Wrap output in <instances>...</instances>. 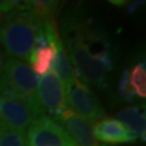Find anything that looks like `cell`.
<instances>
[{
	"instance_id": "obj_1",
	"label": "cell",
	"mask_w": 146,
	"mask_h": 146,
	"mask_svg": "<svg viewBox=\"0 0 146 146\" xmlns=\"http://www.w3.org/2000/svg\"><path fill=\"white\" fill-rule=\"evenodd\" d=\"M65 41L76 78L86 86L105 88L114 62L104 38L81 22L70 20L65 24Z\"/></svg>"
},
{
	"instance_id": "obj_2",
	"label": "cell",
	"mask_w": 146,
	"mask_h": 146,
	"mask_svg": "<svg viewBox=\"0 0 146 146\" xmlns=\"http://www.w3.org/2000/svg\"><path fill=\"white\" fill-rule=\"evenodd\" d=\"M47 41L43 22L31 11L26 2L10 11L0 25V46L10 58L29 63L34 49Z\"/></svg>"
},
{
	"instance_id": "obj_3",
	"label": "cell",
	"mask_w": 146,
	"mask_h": 146,
	"mask_svg": "<svg viewBox=\"0 0 146 146\" xmlns=\"http://www.w3.org/2000/svg\"><path fill=\"white\" fill-rule=\"evenodd\" d=\"M0 95L24 104L36 118L44 116L38 95V77L27 63L9 58L0 75Z\"/></svg>"
},
{
	"instance_id": "obj_4",
	"label": "cell",
	"mask_w": 146,
	"mask_h": 146,
	"mask_svg": "<svg viewBox=\"0 0 146 146\" xmlns=\"http://www.w3.org/2000/svg\"><path fill=\"white\" fill-rule=\"evenodd\" d=\"M26 140L27 146H77L62 125L46 115L31 122Z\"/></svg>"
},
{
	"instance_id": "obj_5",
	"label": "cell",
	"mask_w": 146,
	"mask_h": 146,
	"mask_svg": "<svg viewBox=\"0 0 146 146\" xmlns=\"http://www.w3.org/2000/svg\"><path fill=\"white\" fill-rule=\"evenodd\" d=\"M65 95L69 110L92 123L105 117L104 108L95 94L88 88V86L79 81L77 78L74 80L70 87L65 89Z\"/></svg>"
},
{
	"instance_id": "obj_6",
	"label": "cell",
	"mask_w": 146,
	"mask_h": 146,
	"mask_svg": "<svg viewBox=\"0 0 146 146\" xmlns=\"http://www.w3.org/2000/svg\"><path fill=\"white\" fill-rule=\"evenodd\" d=\"M38 95L44 114L48 113L55 119L68 108L65 88L61 79L52 69H49L47 73L40 76L38 80Z\"/></svg>"
},
{
	"instance_id": "obj_7",
	"label": "cell",
	"mask_w": 146,
	"mask_h": 146,
	"mask_svg": "<svg viewBox=\"0 0 146 146\" xmlns=\"http://www.w3.org/2000/svg\"><path fill=\"white\" fill-rule=\"evenodd\" d=\"M56 120L66 130L77 146H105L93 134V123L69 108L65 110Z\"/></svg>"
},
{
	"instance_id": "obj_8",
	"label": "cell",
	"mask_w": 146,
	"mask_h": 146,
	"mask_svg": "<svg viewBox=\"0 0 146 146\" xmlns=\"http://www.w3.org/2000/svg\"><path fill=\"white\" fill-rule=\"evenodd\" d=\"M93 134L105 146L134 143L139 139L116 118L110 117H104L93 123Z\"/></svg>"
},
{
	"instance_id": "obj_9",
	"label": "cell",
	"mask_w": 146,
	"mask_h": 146,
	"mask_svg": "<svg viewBox=\"0 0 146 146\" xmlns=\"http://www.w3.org/2000/svg\"><path fill=\"white\" fill-rule=\"evenodd\" d=\"M37 119L24 104L0 95V123L16 130L26 131Z\"/></svg>"
},
{
	"instance_id": "obj_10",
	"label": "cell",
	"mask_w": 146,
	"mask_h": 146,
	"mask_svg": "<svg viewBox=\"0 0 146 146\" xmlns=\"http://www.w3.org/2000/svg\"><path fill=\"white\" fill-rule=\"evenodd\" d=\"M116 119L121 122L134 135L145 141L146 133V118L145 111L137 106H131L123 108L116 116Z\"/></svg>"
},
{
	"instance_id": "obj_11",
	"label": "cell",
	"mask_w": 146,
	"mask_h": 146,
	"mask_svg": "<svg viewBox=\"0 0 146 146\" xmlns=\"http://www.w3.org/2000/svg\"><path fill=\"white\" fill-rule=\"evenodd\" d=\"M53 58H54V48L50 46L48 41L39 43L31 53L29 63L34 73L38 75L46 74L51 68Z\"/></svg>"
},
{
	"instance_id": "obj_12",
	"label": "cell",
	"mask_w": 146,
	"mask_h": 146,
	"mask_svg": "<svg viewBox=\"0 0 146 146\" xmlns=\"http://www.w3.org/2000/svg\"><path fill=\"white\" fill-rule=\"evenodd\" d=\"M127 84L134 96H140L145 99L146 96V69L144 63L135 64L131 70H125V73Z\"/></svg>"
},
{
	"instance_id": "obj_13",
	"label": "cell",
	"mask_w": 146,
	"mask_h": 146,
	"mask_svg": "<svg viewBox=\"0 0 146 146\" xmlns=\"http://www.w3.org/2000/svg\"><path fill=\"white\" fill-rule=\"evenodd\" d=\"M0 146H27L26 131L0 123Z\"/></svg>"
},
{
	"instance_id": "obj_14",
	"label": "cell",
	"mask_w": 146,
	"mask_h": 146,
	"mask_svg": "<svg viewBox=\"0 0 146 146\" xmlns=\"http://www.w3.org/2000/svg\"><path fill=\"white\" fill-rule=\"evenodd\" d=\"M19 3V1H12V0H0V15L9 13L12 11Z\"/></svg>"
},
{
	"instance_id": "obj_15",
	"label": "cell",
	"mask_w": 146,
	"mask_h": 146,
	"mask_svg": "<svg viewBox=\"0 0 146 146\" xmlns=\"http://www.w3.org/2000/svg\"><path fill=\"white\" fill-rule=\"evenodd\" d=\"M3 65H5V53H3V50L0 46V75H1V72H2Z\"/></svg>"
},
{
	"instance_id": "obj_16",
	"label": "cell",
	"mask_w": 146,
	"mask_h": 146,
	"mask_svg": "<svg viewBox=\"0 0 146 146\" xmlns=\"http://www.w3.org/2000/svg\"><path fill=\"white\" fill-rule=\"evenodd\" d=\"M2 21H3V16L0 15V25H1V23H2Z\"/></svg>"
}]
</instances>
